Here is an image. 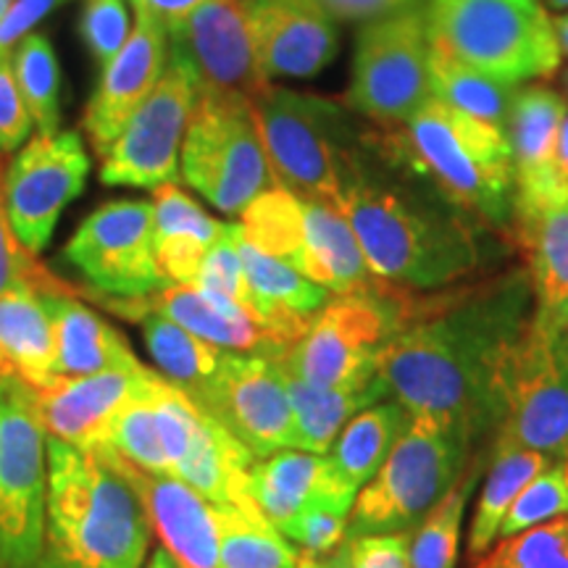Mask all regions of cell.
<instances>
[{
	"label": "cell",
	"mask_w": 568,
	"mask_h": 568,
	"mask_svg": "<svg viewBox=\"0 0 568 568\" xmlns=\"http://www.w3.org/2000/svg\"><path fill=\"white\" fill-rule=\"evenodd\" d=\"M495 439L568 458V332L529 322L510 358Z\"/></svg>",
	"instance_id": "14"
},
{
	"label": "cell",
	"mask_w": 568,
	"mask_h": 568,
	"mask_svg": "<svg viewBox=\"0 0 568 568\" xmlns=\"http://www.w3.org/2000/svg\"><path fill=\"white\" fill-rule=\"evenodd\" d=\"M506 234L527 258L531 324L568 332V197L514 205Z\"/></svg>",
	"instance_id": "23"
},
{
	"label": "cell",
	"mask_w": 568,
	"mask_h": 568,
	"mask_svg": "<svg viewBox=\"0 0 568 568\" xmlns=\"http://www.w3.org/2000/svg\"><path fill=\"white\" fill-rule=\"evenodd\" d=\"M527 268L418 297V311L379 358L389 397L479 445L503 418L516 345L531 322Z\"/></svg>",
	"instance_id": "1"
},
{
	"label": "cell",
	"mask_w": 568,
	"mask_h": 568,
	"mask_svg": "<svg viewBox=\"0 0 568 568\" xmlns=\"http://www.w3.org/2000/svg\"><path fill=\"white\" fill-rule=\"evenodd\" d=\"M481 468V456H474L458 485L424 516L416 531H410V568H456L460 527L479 485Z\"/></svg>",
	"instance_id": "37"
},
{
	"label": "cell",
	"mask_w": 568,
	"mask_h": 568,
	"mask_svg": "<svg viewBox=\"0 0 568 568\" xmlns=\"http://www.w3.org/2000/svg\"><path fill=\"white\" fill-rule=\"evenodd\" d=\"M335 203L372 274L397 287L437 293L466 282L497 258L481 230L485 224L416 176L376 159L364 138L347 155Z\"/></svg>",
	"instance_id": "2"
},
{
	"label": "cell",
	"mask_w": 568,
	"mask_h": 568,
	"mask_svg": "<svg viewBox=\"0 0 568 568\" xmlns=\"http://www.w3.org/2000/svg\"><path fill=\"white\" fill-rule=\"evenodd\" d=\"M126 474L145 503L161 545L180 568H219L216 506L174 477L142 474L124 460Z\"/></svg>",
	"instance_id": "27"
},
{
	"label": "cell",
	"mask_w": 568,
	"mask_h": 568,
	"mask_svg": "<svg viewBox=\"0 0 568 568\" xmlns=\"http://www.w3.org/2000/svg\"><path fill=\"white\" fill-rule=\"evenodd\" d=\"M471 450V439L453 426L410 416L385 464L355 495L347 539L414 531L464 477Z\"/></svg>",
	"instance_id": "6"
},
{
	"label": "cell",
	"mask_w": 568,
	"mask_h": 568,
	"mask_svg": "<svg viewBox=\"0 0 568 568\" xmlns=\"http://www.w3.org/2000/svg\"><path fill=\"white\" fill-rule=\"evenodd\" d=\"M287 393L295 418L293 450L316 453V456L329 453V447L335 445L337 435L353 416H358L364 408L389 397V389L382 376H376L372 382L322 387L287 374Z\"/></svg>",
	"instance_id": "30"
},
{
	"label": "cell",
	"mask_w": 568,
	"mask_h": 568,
	"mask_svg": "<svg viewBox=\"0 0 568 568\" xmlns=\"http://www.w3.org/2000/svg\"><path fill=\"white\" fill-rule=\"evenodd\" d=\"M153 400L169 474L216 508H255L253 453L161 374L155 376Z\"/></svg>",
	"instance_id": "13"
},
{
	"label": "cell",
	"mask_w": 568,
	"mask_h": 568,
	"mask_svg": "<svg viewBox=\"0 0 568 568\" xmlns=\"http://www.w3.org/2000/svg\"><path fill=\"white\" fill-rule=\"evenodd\" d=\"M240 243H243V226L224 224V232L219 234L216 243L209 247V253H205L201 272L195 276V287L243 305L247 314L253 316L251 290H247ZM255 322H258V318H255Z\"/></svg>",
	"instance_id": "42"
},
{
	"label": "cell",
	"mask_w": 568,
	"mask_h": 568,
	"mask_svg": "<svg viewBox=\"0 0 568 568\" xmlns=\"http://www.w3.org/2000/svg\"><path fill=\"white\" fill-rule=\"evenodd\" d=\"M11 67L38 134H55L61 119V71L51 40L45 34H27L11 55Z\"/></svg>",
	"instance_id": "39"
},
{
	"label": "cell",
	"mask_w": 568,
	"mask_h": 568,
	"mask_svg": "<svg viewBox=\"0 0 568 568\" xmlns=\"http://www.w3.org/2000/svg\"><path fill=\"white\" fill-rule=\"evenodd\" d=\"M253 51L264 74L305 80L337 55L335 19L318 0H243Z\"/></svg>",
	"instance_id": "21"
},
{
	"label": "cell",
	"mask_w": 568,
	"mask_h": 568,
	"mask_svg": "<svg viewBox=\"0 0 568 568\" xmlns=\"http://www.w3.org/2000/svg\"><path fill=\"white\" fill-rule=\"evenodd\" d=\"M138 318L142 322L148 353H151L163 379L182 389L193 403L201 400L219 366H222L226 351L205 343L184 326L174 324L172 318L153 314V311H145Z\"/></svg>",
	"instance_id": "34"
},
{
	"label": "cell",
	"mask_w": 568,
	"mask_h": 568,
	"mask_svg": "<svg viewBox=\"0 0 568 568\" xmlns=\"http://www.w3.org/2000/svg\"><path fill=\"white\" fill-rule=\"evenodd\" d=\"M224 232V222H216L197 205L193 197L184 195L176 184H161L153 190V237L163 234H190L213 245Z\"/></svg>",
	"instance_id": "43"
},
{
	"label": "cell",
	"mask_w": 568,
	"mask_h": 568,
	"mask_svg": "<svg viewBox=\"0 0 568 568\" xmlns=\"http://www.w3.org/2000/svg\"><path fill=\"white\" fill-rule=\"evenodd\" d=\"M351 568H410V531L351 539Z\"/></svg>",
	"instance_id": "47"
},
{
	"label": "cell",
	"mask_w": 568,
	"mask_h": 568,
	"mask_svg": "<svg viewBox=\"0 0 568 568\" xmlns=\"http://www.w3.org/2000/svg\"><path fill=\"white\" fill-rule=\"evenodd\" d=\"M429 45L503 82L548 80L560 63L542 0H424Z\"/></svg>",
	"instance_id": "5"
},
{
	"label": "cell",
	"mask_w": 568,
	"mask_h": 568,
	"mask_svg": "<svg viewBox=\"0 0 568 568\" xmlns=\"http://www.w3.org/2000/svg\"><path fill=\"white\" fill-rule=\"evenodd\" d=\"M195 406L216 418L255 460L293 447L295 418L282 361L226 351Z\"/></svg>",
	"instance_id": "18"
},
{
	"label": "cell",
	"mask_w": 568,
	"mask_h": 568,
	"mask_svg": "<svg viewBox=\"0 0 568 568\" xmlns=\"http://www.w3.org/2000/svg\"><path fill=\"white\" fill-rule=\"evenodd\" d=\"M542 3H548L550 9H568V0H542Z\"/></svg>",
	"instance_id": "57"
},
{
	"label": "cell",
	"mask_w": 568,
	"mask_h": 568,
	"mask_svg": "<svg viewBox=\"0 0 568 568\" xmlns=\"http://www.w3.org/2000/svg\"><path fill=\"white\" fill-rule=\"evenodd\" d=\"M48 435L34 389L0 379V568L32 566L45 552Z\"/></svg>",
	"instance_id": "11"
},
{
	"label": "cell",
	"mask_w": 568,
	"mask_h": 568,
	"mask_svg": "<svg viewBox=\"0 0 568 568\" xmlns=\"http://www.w3.org/2000/svg\"><path fill=\"white\" fill-rule=\"evenodd\" d=\"M155 376L159 374L148 372L142 387L119 408L103 445L111 447L119 458L126 460V464L142 474L172 477L169 474L166 453H163L161 445L159 422H155Z\"/></svg>",
	"instance_id": "38"
},
{
	"label": "cell",
	"mask_w": 568,
	"mask_h": 568,
	"mask_svg": "<svg viewBox=\"0 0 568 568\" xmlns=\"http://www.w3.org/2000/svg\"><path fill=\"white\" fill-rule=\"evenodd\" d=\"M153 524L111 447L48 437L45 550L69 568H145Z\"/></svg>",
	"instance_id": "4"
},
{
	"label": "cell",
	"mask_w": 568,
	"mask_h": 568,
	"mask_svg": "<svg viewBox=\"0 0 568 568\" xmlns=\"http://www.w3.org/2000/svg\"><path fill=\"white\" fill-rule=\"evenodd\" d=\"M566 90H568V74H566Z\"/></svg>",
	"instance_id": "59"
},
{
	"label": "cell",
	"mask_w": 568,
	"mask_h": 568,
	"mask_svg": "<svg viewBox=\"0 0 568 568\" xmlns=\"http://www.w3.org/2000/svg\"><path fill=\"white\" fill-rule=\"evenodd\" d=\"M80 32L98 67H109L132 32L126 0H84Z\"/></svg>",
	"instance_id": "44"
},
{
	"label": "cell",
	"mask_w": 568,
	"mask_h": 568,
	"mask_svg": "<svg viewBox=\"0 0 568 568\" xmlns=\"http://www.w3.org/2000/svg\"><path fill=\"white\" fill-rule=\"evenodd\" d=\"M67 0H17L11 11L0 19V59L11 55V48L32 34L30 30L42 19L51 17Z\"/></svg>",
	"instance_id": "48"
},
{
	"label": "cell",
	"mask_w": 568,
	"mask_h": 568,
	"mask_svg": "<svg viewBox=\"0 0 568 568\" xmlns=\"http://www.w3.org/2000/svg\"><path fill=\"white\" fill-rule=\"evenodd\" d=\"M251 308L258 324L276 339L284 353L305 335L318 311L332 301L329 290L311 282L284 261L251 245L243 234L240 243Z\"/></svg>",
	"instance_id": "28"
},
{
	"label": "cell",
	"mask_w": 568,
	"mask_h": 568,
	"mask_svg": "<svg viewBox=\"0 0 568 568\" xmlns=\"http://www.w3.org/2000/svg\"><path fill=\"white\" fill-rule=\"evenodd\" d=\"M148 372L151 368L138 361L101 374L55 379L48 387L34 389L45 435L74 447L103 445L113 416L142 387Z\"/></svg>",
	"instance_id": "22"
},
{
	"label": "cell",
	"mask_w": 568,
	"mask_h": 568,
	"mask_svg": "<svg viewBox=\"0 0 568 568\" xmlns=\"http://www.w3.org/2000/svg\"><path fill=\"white\" fill-rule=\"evenodd\" d=\"M134 9V27L130 40L103 69L98 88L84 109L82 126L95 148L98 159H105L111 145L140 109L142 101L159 84L169 55L166 27L153 17L142 0H130Z\"/></svg>",
	"instance_id": "20"
},
{
	"label": "cell",
	"mask_w": 568,
	"mask_h": 568,
	"mask_svg": "<svg viewBox=\"0 0 568 568\" xmlns=\"http://www.w3.org/2000/svg\"><path fill=\"white\" fill-rule=\"evenodd\" d=\"M240 226L247 243L322 284L332 295L364 293L385 282L372 274L337 203L324 197L272 187L247 205Z\"/></svg>",
	"instance_id": "8"
},
{
	"label": "cell",
	"mask_w": 568,
	"mask_h": 568,
	"mask_svg": "<svg viewBox=\"0 0 568 568\" xmlns=\"http://www.w3.org/2000/svg\"><path fill=\"white\" fill-rule=\"evenodd\" d=\"M166 34L169 63L187 74L197 98L253 103L272 84L255 59L243 0H205Z\"/></svg>",
	"instance_id": "15"
},
{
	"label": "cell",
	"mask_w": 568,
	"mask_h": 568,
	"mask_svg": "<svg viewBox=\"0 0 568 568\" xmlns=\"http://www.w3.org/2000/svg\"><path fill=\"white\" fill-rule=\"evenodd\" d=\"M564 466H566V474H568V458H566V460H564Z\"/></svg>",
	"instance_id": "58"
},
{
	"label": "cell",
	"mask_w": 568,
	"mask_h": 568,
	"mask_svg": "<svg viewBox=\"0 0 568 568\" xmlns=\"http://www.w3.org/2000/svg\"><path fill=\"white\" fill-rule=\"evenodd\" d=\"M21 284H30L40 293H63V290H69L17 240L9 216H6L3 180H0V295L6 290L21 287Z\"/></svg>",
	"instance_id": "45"
},
{
	"label": "cell",
	"mask_w": 568,
	"mask_h": 568,
	"mask_svg": "<svg viewBox=\"0 0 568 568\" xmlns=\"http://www.w3.org/2000/svg\"><path fill=\"white\" fill-rule=\"evenodd\" d=\"M566 184H568V180H566Z\"/></svg>",
	"instance_id": "60"
},
{
	"label": "cell",
	"mask_w": 568,
	"mask_h": 568,
	"mask_svg": "<svg viewBox=\"0 0 568 568\" xmlns=\"http://www.w3.org/2000/svg\"><path fill=\"white\" fill-rule=\"evenodd\" d=\"M219 568H301L290 539L258 508H216Z\"/></svg>",
	"instance_id": "36"
},
{
	"label": "cell",
	"mask_w": 568,
	"mask_h": 568,
	"mask_svg": "<svg viewBox=\"0 0 568 568\" xmlns=\"http://www.w3.org/2000/svg\"><path fill=\"white\" fill-rule=\"evenodd\" d=\"M552 169H556V176L566 184L568 180V113L558 130V140H556V161H552ZM568 187V184H566Z\"/></svg>",
	"instance_id": "51"
},
{
	"label": "cell",
	"mask_w": 568,
	"mask_h": 568,
	"mask_svg": "<svg viewBox=\"0 0 568 568\" xmlns=\"http://www.w3.org/2000/svg\"><path fill=\"white\" fill-rule=\"evenodd\" d=\"M145 568H180V566H176V560L172 558V552H169V550L161 545V548H155V550L151 552V558H148Z\"/></svg>",
	"instance_id": "52"
},
{
	"label": "cell",
	"mask_w": 568,
	"mask_h": 568,
	"mask_svg": "<svg viewBox=\"0 0 568 568\" xmlns=\"http://www.w3.org/2000/svg\"><path fill=\"white\" fill-rule=\"evenodd\" d=\"M180 172L197 195L230 216H243L255 197L280 187L253 105L240 98H195Z\"/></svg>",
	"instance_id": "10"
},
{
	"label": "cell",
	"mask_w": 568,
	"mask_h": 568,
	"mask_svg": "<svg viewBox=\"0 0 568 568\" xmlns=\"http://www.w3.org/2000/svg\"><path fill=\"white\" fill-rule=\"evenodd\" d=\"M251 495L266 521L282 531L293 518L318 503H335L353 510L358 489L339 477L329 456L290 447L255 460L251 468Z\"/></svg>",
	"instance_id": "25"
},
{
	"label": "cell",
	"mask_w": 568,
	"mask_h": 568,
	"mask_svg": "<svg viewBox=\"0 0 568 568\" xmlns=\"http://www.w3.org/2000/svg\"><path fill=\"white\" fill-rule=\"evenodd\" d=\"M429 77L432 92L437 101L450 105V109L464 111L468 116L479 119L506 132L510 111H514L518 84L495 80L485 71L460 63L443 51L429 45Z\"/></svg>",
	"instance_id": "35"
},
{
	"label": "cell",
	"mask_w": 568,
	"mask_h": 568,
	"mask_svg": "<svg viewBox=\"0 0 568 568\" xmlns=\"http://www.w3.org/2000/svg\"><path fill=\"white\" fill-rule=\"evenodd\" d=\"M63 258L95 293L134 301L169 287L153 253V203L111 201L92 211L63 247Z\"/></svg>",
	"instance_id": "16"
},
{
	"label": "cell",
	"mask_w": 568,
	"mask_h": 568,
	"mask_svg": "<svg viewBox=\"0 0 568 568\" xmlns=\"http://www.w3.org/2000/svg\"><path fill=\"white\" fill-rule=\"evenodd\" d=\"M142 3H145L148 9L153 11V17L169 30V27L180 24L184 17H190V13H193L197 6H203L205 0H142Z\"/></svg>",
	"instance_id": "50"
},
{
	"label": "cell",
	"mask_w": 568,
	"mask_h": 568,
	"mask_svg": "<svg viewBox=\"0 0 568 568\" xmlns=\"http://www.w3.org/2000/svg\"><path fill=\"white\" fill-rule=\"evenodd\" d=\"M566 113V101L558 92L539 88V84L518 90L506 126L516 174L514 205L568 197V187L558 180L556 169H552L558 130L564 124Z\"/></svg>",
	"instance_id": "26"
},
{
	"label": "cell",
	"mask_w": 568,
	"mask_h": 568,
	"mask_svg": "<svg viewBox=\"0 0 568 568\" xmlns=\"http://www.w3.org/2000/svg\"><path fill=\"white\" fill-rule=\"evenodd\" d=\"M21 568H69L67 564H61V560L59 558H55V556H51V552H42V556L38 558V560H34V564L32 566H21Z\"/></svg>",
	"instance_id": "54"
},
{
	"label": "cell",
	"mask_w": 568,
	"mask_h": 568,
	"mask_svg": "<svg viewBox=\"0 0 568 568\" xmlns=\"http://www.w3.org/2000/svg\"><path fill=\"white\" fill-rule=\"evenodd\" d=\"M474 568H568V516L497 539Z\"/></svg>",
	"instance_id": "40"
},
{
	"label": "cell",
	"mask_w": 568,
	"mask_h": 568,
	"mask_svg": "<svg viewBox=\"0 0 568 568\" xmlns=\"http://www.w3.org/2000/svg\"><path fill=\"white\" fill-rule=\"evenodd\" d=\"M0 351L11 361L13 374L32 389L53 382L55 332L40 290L21 284L0 295Z\"/></svg>",
	"instance_id": "31"
},
{
	"label": "cell",
	"mask_w": 568,
	"mask_h": 568,
	"mask_svg": "<svg viewBox=\"0 0 568 568\" xmlns=\"http://www.w3.org/2000/svg\"><path fill=\"white\" fill-rule=\"evenodd\" d=\"M251 105L276 184L335 203L347 155L361 145L343 105L276 84H268Z\"/></svg>",
	"instance_id": "9"
},
{
	"label": "cell",
	"mask_w": 568,
	"mask_h": 568,
	"mask_svg": "<svg viewBox=\"0 0 568 568\" xmlns=\"http://www.w3.org/2000/svg\"><path fill=\"white\" fill-rule=\"evenodd\" d=\"M318 3L324 6L332 19L366 24V21L389 17V13L414 9V6H422L424 0H318Z\"/></svg>",
	"instance_id": "49"
},
{
	"label": "cell",
	"mask_w": 568,
	"mask_h": 568,
	"mask_svg": "<svg viewBox=\"0 0 568 568\" xmlns=\"http://www.w3.org/2000/svg\"><path fill=\"white\" fill-rule=\"evenodd\" d=\"M13 3H17V0H0V19H3L6 13L11 11V6H13Z\"/></svg>",
	"instance_id": "56"
},
{
	"label": "cell",
	"mask_w": 568,
	"mask_h": 568,
	"mask_svg": "<svg viewBox=\"0 0 568 568\" xmlns=\"http://www.w3.org/2000/svg\"><path fill=\"white\" fill-rule=\"evenodd\" d=\"M40 297L55 332L53 382L138 364L126 339L105 318L77 301L71 290L40 293Z\"/></svg>",
	"instance_id": "29"
},
{
	"label": "cell",
	"mask_w": 568,
	"mask_h": 568,
	"mask_svg": "<svg viewBox=\"0 0 568 568\" xmlns=\"http://www.w3.org/2000/svg\"><path fill=\"white\" fill-rule=\"evenodd\" d=\"M366 148L443 195L466 216L508 232L516 174L506 132L432 98L408 122L364 134Z\"/></svg>",
	"instance_id": "3"
},
{
	"label": "cell",
	"mask_w": 568,
	"mask_h": 568,
	"mask_svg": "<svg viewBox=\"0 0 568 568\" xmlns=\"http://www.w3.org/2000/svg\"><path fill=\"white\" fill-rule=\"evenodd\" d=\"M414 290L379 282L364 293L332 295L305 335L284 353V372L311 385L337 387L372 382L387 345L414 322Z\"/></svg>",
	"instance_id": "7"
},
{
	"label": "cell",
	"mask_w": 568,
	"mask_h": 568,
	"mask_svg": "<svg viewBox=\"0 0 568 568\" xmlns=\"http://www.w3.org/2000/svg\"><path fill=\"white\" fill-rule=\"evenodd\" d=\"M552 464H558V460L542 456L537 450H527V447L510 445L506 439H495L493 460H489L485 479L479 485L471 527H468V558L477 560L493 548L497 542V531H500L503 518H506L508 508L514 506L518 493Z\"/></svg>",
	"instance_id": "32"
},
{
	"label": "cell",
	"mask_w": 568,
	"mask_h": 568,
	"mask_svg": "<svg viewBox=\"0 0 568 568\" xmlns=\"http://www.w3.org/2000/svg\"><path fill=\"white\" fill-rule=\"evenodd\" d=\"M13 374V366H11V361L6 358V353L0 351V379H3V376H11Z\"/></svg>",
	"instance_id": "55"
},
{
	"label": "cell",
	"mask_w": 568,
	"mask_h": 568,
	"mask_svg": "<svg viewBox=\"0 0 568 568\" xmlns=\"http://www.w3.org/2000/svg\"><path fill=\"white\" fill-rule=\"evenodd\" d=\"M90 159L77 132L34 134L3 176V205L13 234L32 255L51 243L55 222L84 193Z\"/></svg>",
	"instance_id": "17"
},
{
	"label": "cell",
	"mask_w": 568,
	"mask_h": 568,
	"mask_svg": "<svg viewBox=\"0 0 568 568\" xmlns=\"http://www.w3.org/2000/svg\"><path fill=\"white\" fill-rule=\"evenodd\" d=\"M195 98L187 74L169 63L151 95L132 113L111 151L105 153L101 182L151 190L176 182Z\"/></svg>",
	"instance_id": "19"
},
{
	"label": "cell",
	"mask_w": 568,
	"mask_h": 568,
	"mask_svg": "<svg viewBox=\"0 0 568 568\" xmlns=\"http://www.w3.org/2000/svg\"><path fill=\"white\" fill-rule=\"evenodd\" d=\"M32 113L27 109L17 77H13L11 55L0 59V153H13L30 138Z\"/></svg>",
	"instance_id": "46"
},
{
	"label": "cell",
	"mask_w": 568,
	"mask_h": 568,
	"mask_svg": "<svg viewBox=\"0 0 568 568\" xmlns=\"http://www.w3.org/2000/svg\"><path fill=\"white\" fill-rule=\"evenodd\" d=\"M552 27H556V38H558L560 53H568V13H564V17H558V19H552Z\"/></svg>",
	"instance_id": "53"
},
{
	"label": "cell",
	"mask_w": 568,
	"mask_h": 568,
	"mask_svg": "<svg viewBox=\"0 0 568 568\" xmlns=\"http://www.w3.org/2000/svg\"><path fill=\"white\" fill-rule=\"evenodd\" d=\"M435 98L424 3L366 21L355 40L347 105L372 124L408 122Z\"/></svg>",
	"instance_id": "12"
},
{
	"label": "cell",
	"mask_w": 568,
	"mask_h": 568,
	"mask_svg": "<svg viewBox=\"0 0 568 568\" xmlns=\"http://www.w3.org/2000/svg\"><path fill=\"white\" fill-rule=\"evenodd\" d=\"M410 414L400 403L379 400L361 410L345 424L335 445L329 447V458L337 474L353 489H361L379 471L397 439L408 429Z\"/></svg>",
	"instance_id": "33"
},
{
	"label": "cell",
	"mask_w": 568,
	"mask_h": 568,
	"mask_svg": "<svg viewBox=\"0 0 568 568\" xmlns=\"http://www.w3.org/2000/svg\"><path fill=\"white\" fill-rule=\"evenodd\" d=\"M122 316L138 318L145 311L172 318L174 324L193 332L205 343L222 347L230 353L266 355V358H284V351L276 339L247 314L243 305L226 301L222 295L205 293L195 284H169V287L148 297H134L132 303H109Z\"/></svg>",
	"instance_id": "24"
},
{
	"label": "cell",
	"mask_w": 568,
	"mask_h": 568,
	"mask_svg": "<svg viewBox=\"0 0 568 568\" xmlns=\"http://www.w3.org/2000/svg\"><path fill=\"white\" fill-rule=\"evenodd\" d=\"M560 516H568V474L564 464H552L518 493L514 506L503 518L497 539L518 535Z\"/></svg>",
	"instance_id": "41"
}]
</instances>
